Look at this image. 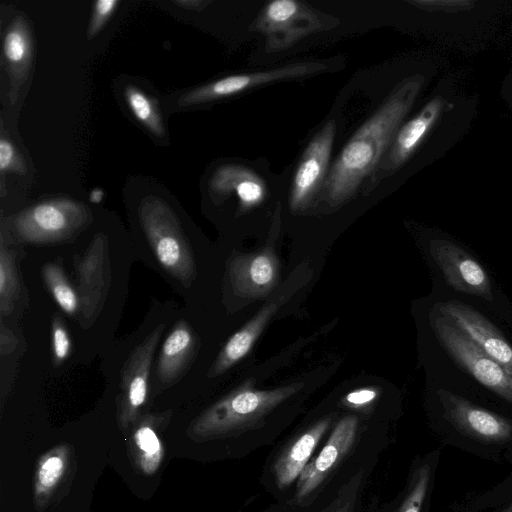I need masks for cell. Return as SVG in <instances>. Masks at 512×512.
Wrapping results in <instances>:
<instances>
[{"mask_svg":"<svg viewBox=\"0 0 512 512\" xmlns=\"http://www.w3.org/2000/svg\"><path fill=\"white\" fill-rule=\"evenodd\" d=\"M419 88V80L402 83L358 128L331 165L319 193L321 201L337 207L355 195L390 147Z\"/></svg>","mask_w":512,"mask_h":512,"instance_id":"1","label":"cell"},{"mask_svg":"<svg viewBox=\"0 0 512 512\" xmlns=\"http://www.w3.org/2000/svg\"><path fill=\"white\" fill-rule=\"evenodd\" d=\"M366 430L356 414L339 417L284 502L312 506L336 492L360 470H372L387 444L384 437L367 434Z\"/></svg>","mask_w":512,"mask_h":512,"instance_id":"2","label":"cell"},{"mask_svg":"<svg viewBox=\"0 0 512 512\" xmlns=\"http://www.w3.org/2000/svg\"><path fill=\"white\" fill-rule=\"evenodd\" d=\"M303 386V383H292L257 390L245 385L209 408L199 425L208 433L234 439L237 441L236 454L249 456L271 445L277 437V431L271 427L273 417Z\"/></svg>","mask_w":512,"mask_h":512,"instance_id":"3","label":"cell"},{"mask_svg":"<svg viewBox=\"0 0 512 512\" xmlns=\"http://www.w3.org/2000/svg\"><path fill=\"white\" fill-rule=\"evenodd\" d=\"M338 419L336 412L324 414L274 446L264 462L259 481L275 501L288 500L300 474Z\"/></svg>","mask_w":512,"mask_h":512,"instance_id":"4","label":"cell"},{"mask_svg":"<svg viewBox=\"0 0 512 512\" xmlns=\"http://www.w3.org/2000/svg\"><path fill=\"white\" fill-rule=\"evenodd\" d=\"M139 217L150 247L167 273L184 284L196 275L192 251L171 207L156 196L145 197Z\"/></svg>","mask_w":512,"mask_h":512,"instance_id":"5","label":"cell"},{"mask_svg":"<svg viewBox=\"0 0 512 512\" xmlns=\"http://www.w3.org/2000/svg\"><path fill=\"white\" fill-rule=\"evenodd\" d=\"M339 23L338 18L305 2L273 0L264 5L251 29L264 35L266 52L275 53L287 50L310 34L330 30Z\"/></svg>","mask_w":512,"mask_h":512,"instance_id":"6","label":"cell"},{"mask_svg":"<svg viewBox=\"0 0 512 512\" xmlns=\"http://www.w3.org/2000/svg\"><path fill=\"white\" fill-rule=\"evenodd\" d=\"M430 325L444 350L479 383L512 405V382L504 369L448 317L435 308Z\"/></svg>","mask_w":512,"mask_h":512,"instance_id":"7","label":"cell"},{"mask_svg":"<svg viewBox=\"0 0 512 512\" xmlns=\"http://www.w3.org/2000/svg\"><path fill=\"white\" fill-rule=\"evenodd\" d=\"M90 220L85 205L71 199L40 202L17 215L14 221L18 237L27 243L50 244L67 240Z\"/></svg>","mask_w":512,"mask_h":512,"instance_id":"8","label":"cell"},{"mask_svg":"<svg viewBox=\"0 0 512 512\" xmlns=\"http://www.w3.org/2000/svg\"><path fill=\"white\" fill-rule=\"evenodd\" d=\"M336 123L327 121L306 146L296 167L289 193L291 211L305 209L320 193L329 173Z\"/></svg>","mask_w":512,"mask_h":512,"instance_id":"9","label":"cell"},{"mask_svg":"<svg viewBox=\"0 0 512 512\" xmlns=\"http://www.w3.org/2000/svg\"><path fill=\"white\" fill-rule=\"evenodd\" d=\"M326 69L327 64L324 62L308 61L287 64L265 71L229 75L185 93L180 97L178 103L180 106L205 103L238 95L268 83L313 75Z\"/></svg>","mask_w":512,"mask_h":512,"instance_id":"10","label":"cell"},{"mask_svg":"<svg viewBox=\"0 0 512 512\" xmlns=\"http://www.w3.org/2000/svg\"><path fill=\"white\" fill-rule=\"evenodd\" d=\"M430 253L453 289L485 300L493 299L487 272L461 247L446 240H432Z\"/></svg>","mask_w":512,"mask_h":512,"instance_id":"11","label":"cell"},{"mask_svg":"<svg viewBox=\"0 0 512 512\" xmlns=\"http://www.w3.org/2000/svg\"><path fill=\"white\" fill-rule=\"evenodd\" d=\"M434 308L475 341L512 382V346L493 323L473 307L456 300L437 303Z\"/></svg>","mask_w":512,"mask_h":512,"instance_id":"12","label":"cell"},{"mask_svg":"<svg viewBox=\"0 0 512 512\" xmlns=\"http://www.w3.org/2000/svg\"><path fill=\"white\" fill-rule=\"evenodd\" d=\"M447 419L461 432L478 441L499 443L512 436V422L450 391H438Z\"/></svg>","mask_w":512,"mask_h":512,"instance_id":"13","label":"cell"},{"mask_svg":"<svg viewBox=\"0 0 512 512\" xmlns=\"http://www.w3.org/2000/svg\"><path fill=\"white\" fill-rule=\"evenodd\" d=\"M441 107V100L434 99L416 117L399 128L379 165L365 182L363 191H372L410 158L438 118Z\"/></svg>","mask_w":512,"mask_h":512,"instance_id":"14","label":"cell"},{"mask_svg":"<svg viewBox=\"0 0 512 512\" xmlns=\"http://www.w3.org/2000/svg\"><path fill=\"white\" fill-rule=\"evenodd\" d=\"M80 310L88 320L100 311L110 285V268L104 237L93 239L85 254L75 259Z\"/></svg>","mask_w":512,"mask_h":512,"instance_id":"15","label":"cell"},{"mask_svg":"<svg viewBox=\"0 0 512 512\" xmlns=\"http://www.w3.org/2000/svg\"><path fill=\"white\" fill-rule=\"evenodd\" d=\"M279 265L275 253L260 252L235 256L229 265V279L236 294L247 298L267 295L277 284Z\"/></svg>","mask_w":512,"mask_h":512,"instance_id":"16","label":"cell"},{"mask_svg":"<svg viewBox=\"0 0 512 512\" xmlns=\"http://www.w3.org/2000/svg\"><path fill=\"white\" fill-rule=\"evenodd\" d=\"M296 288L279 291L253 318L228 339L212 364L208 373L209 377L225 373L249 353L270 319L287 302Z\"/></svg>","mask_w":512,"mask_h":512,"instance_id":"17","label":"cell"},{"mask_svg":"<svg viewBox=\"0 0 512 512\" xmlns=\"http://www.w3.org/2000/svg\"><path fill=\"white\" fill-rule=\"evenodd\" d=\"M162 332L163 326H158L133 349L123 366L120 388L128 411H136L145 402L152 360Z\"/></svg>","mask_w":512,"mask_h":512,"instance_id":"18","label":"cell"},{"mask_svg":"<svg viewBox=\"0 0 512 512\" xmlns=\"http://www.w3.org/2000/svg\"><path fill=\"white\" fill-rule=\"evenodd\" d=\"M209 188L217 198H225L235 193L242 210L260 205L267 196V186L262 177L251 168L240 164L218 167L210 178Z\"/></svg>","mask_w":512,"mask_h":512,"instance_id":"19","label":"cell"},{"mask_svg":"<svg viewBox=\"0 0 512 512\" xmlns=\"http://www.w3.org/2000/svg\"><path fill=\"white\" fill-rule=\"evenodd\" d=\"M197 351V337L186 320H180L165 339L157 361V380L176 383L186 372Z\"/></svg>","mask_w":512,"mask_h":512,"instance_id":"20","label":"cell"},{"mask_svg":"<svg viewBox=\"0 0 512 512\" xmlns=\"http://www.w3.org/2000/svg\"><path fill=\"white\" fill-rule=\"evenodd\" d=\"M371 472V469L360 470L336 492L312 506L300 507L275 501L258 512H361V497Z\"/></svg>","mask_w":512,"mask_h":512,"instance_id":"21","label":"cell"},{"mask_svg":"<svg viewBox=\"0 0 512 512\" xmlns=\"http://www.w3.org/2000/svg\"><path fill=\"white\" fill-rule=\"evenodd\" d=\"M32 40L23 18H15L3 40V54L10 72L13 87L17 88L24 77L31 59Z\"/></svg>","mask_w":512,"mask_h":512,"instance_id":"22","label":"cell"},{"mask_svg":"<svg viewBox=\"0 0 512 512\" xmlns=\"http://www.w3.org/2000/svg\"><path fill=\"white\" fill-rule=\"evenodd\" d=\"M431 469L421 463L410 473L407 485L400 499L389 506L383 505L376 512H421L427 495Z\"/></svg>","mask_w":512,"mask_h":512,"instance_id":"23","label":"cell"},{"mask_svg":"<svg viewBox=\"0 0 512 512\" xmlns=\"http://www.w3.org/2000/svg\"><path fill=\"white\" fill-rule=\"evenodd\" d=\"M42 278L59 307L69 315L76 314L80 308L79 296L61 265L56 262L46 263L42 267Z\"/></svg>","mask_w":512,"mask_h":512,"instance_id":"24","label":"cell"},{"mask_svg":"<svg viewBox=\"0 0 512 512\" xmlns=\"http://www.w3.org/2000/svg\"><path fill=\"white\" fill-rule=\"evenodd\" d=\"M124 98L133 116L152 134L161 137L164 126L157 105L146 93L133 85L124 89Z\"/></svg>","mask_w":512,"mask_h":512,"instance_id":"25","label":"cell"},{"mask_svg":"<svg viewBox=\"0 0 512 512\" xmlns=\"http://www.w3.org/2000/svg\"><path fill=\"white\" fill-rule=\"evenodd\" d=\"M20 285L13 254L2 245L0 250V302L2 312H9Z\"/></svg>","mask_w":512,"mask_h":512,"instance_id":"26","label":"cell"},{"mask_svg":"<svg viewBox=\"0 0 512 512\" xmlns=\"http://www.w3.org/2000/svg\"><path fill=\"white\" fill-rule=\"evenodd\" d=\"M71 339L65 327V323L59 315H55L52 321V352L55 365L61 364L69 356Z\"/></svg>","mask_w":512,"mask_h":512,"instance_id":"27","label":"cell"},{"mask_svg":"<svg viewBox=\"0 0 512 512\" xmlns=\"http://www.w3.org/2000/svg\"><path fill=\"white\" fill-rule=\"evenodd\" d=\"M118 4L119 1L117 0H98L94 3L92 17L87 31L89 38H92L99 33L115 11Z\"/></svg>","mask_w":512,"mask_h":512,"instance_id":"28","label":"cell"},{"mask_svg":"<svg viewBox=\"0 0 512 512\" xmlns=\"http://www.w3.org/2000/svg\"><path fill=\"white\" fill-rule=\"evenodd\" d=\"M0 170L1 172H25V164L20 158L16 148L12 142L5 137H2L0 140Z\"/></svg>","mask_w":512,"mask_h":512,"instance_id":"29","label":"cell"},{"mask_svg":"<svg viewBox=\"0 0 512 512\" xmlns=\"http://www.w3.org/2000/svg\"><path fill=\"white\" fill-rule=\"evenodd\" d=\"M409 4L414 5L420 9L433 10V11H457L468 9L473 5L470 1H453V0H413L407 1Z\"/></svg>","mask_w":512,"mask_h":512,"instance_id":"30","label":"cell"},{"mask_svg":"<svg viewBox=\"0 0 512 512\" xmlns=\"http://www.w3.org/2000/svg\"><path fill=\"white\" fill-rule=\"evenodd\" d=\"M63 471V461L57 456L50 457L42 465L39 472L40 483L44 487L56 484Z\"/></svg>","mask_w":512,"mask_h":512,"instance_id":"31","label":"cell"},{"mask_svg":"<svg viewBox=\"0 0 512 512\" xmlns=\"http://www.w3.org/2000/svg\"><path fill=\"white\" fill-rule=\"evenodd\" d=\"M376 397L375 390L363 388L348 393L344 398V403L353 409H364L371 405Z\"/></svg>","mask_w":512,"mask_h":512,"instance_id":"32","label":"cell"},{"mask_svg":"<svg viewBox=\"0 0 512 512\" xmlns=\"http://www.w3.org/2000/svg\"><path fill=\"white\" fill-rule=\"evenodd\" d=\"M136 443L147 454L160 451V442L155 432L147 426H143L136 432Z\"/></svg>","mask_w":512,"mask_h":512,"instance_id":"33","label":"cell"},{"mask_svg":"<svg viewBox=\"0 0 512 512\" xmlns=\"http://www.w3.org/2000/svg\"><path fill=\"white\" fill-rule=\"evenodd\" d=\"M159 462H160V451L157 453H153V454L145 453L142 457V467L148 473L153 472L157 468Z\"/></svg>","mask_w":512,"mask_h":512,"instance_id":"34","label":"cell"},{"mask_svg":"<svg viewBox=\"0 0 512 512\" xmlns=\"http://www.w3.org/2000/svg\"><path fill=\"white\" fill-rule=\"evenodd\" d=\"M176 5L186 8V9H193V10H200L205 5L209 4L210 2L202 1V0H178L173 1Z\"/></svg>","mask_w":512,"mask_h":512,"instance_id":"35","label":"cell"},{"mask_svg":"<svg viewBox=\"0 0 512 512\" xmlns=\"http://www.w3.org/2000/svg\"><path fill=\"white\" fill-rule=\"evenodd\" d=\"M104 197V191L100 188H94L89 196L90 202L99 203Z\"/></svg>","mask_w":512,"mask_h":512,"instance_id":"36","label":"cell"},{"mask_svg":"<svg viewBox=\"0 0 512 512\" xmlns=\"http://www.w3.org/2000/svg\"><path fill=\"white\" fill-rule=\"evenodd\" d=\"M502 512H512V504L504 509Z\"/></svg>","mask_w":512,"mask_h":512,"instance_id":"37","label":"cell"}]
</instances>
